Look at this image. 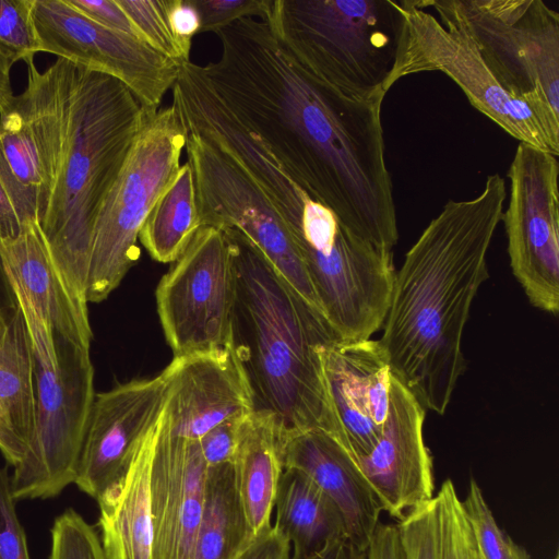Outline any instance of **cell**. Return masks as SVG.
Wrapping results in <instances>:
<instances>
[{"mask_svg":"<svg viewBox=\"0 0 559 559\" xmlns=\"http://www.w3.org/2000/svg\"><path fill=\"white\" fill-rule=\"evenodd\" d=\"M282 427L276 416L254 409L240 427L233 461L235 483L251 536L269 528L277 484L284 469Z\"/></svg>","mask_w":559,"mask_h":559,"instance_id":"d4e9b609","label":"cell"},{"mask_svg":"<svg viewBox=\"0 0 559 559\" xmlns=\"http://www.w3.org/2000/svg\"><path fill=\"white\" fill-rule=\"evenodd\" d=\"M461 501L483 559H531L527 550L499 527L474 478L469 480L466 498Z\"/></svg>","mask_w":559,"mask_h":559,"instance_id":"f546056e","label":"cell"},{"mask_svg":"<svg viewBox=\"0 0 559 559\" xmlns=\"http://www.w3.org/2000/svg\"><path fill=\"white\" fill-rule=\"evenodd\" d=\"M281 459L284 468L304 473L332 499L348 542L366 551L382 509L345 448L321 429L282 430Z\"/></svg>","mask_w":559,"mask_h":559,"instance_id":"44dd1931","label":"cell"},{"mask_svg":"<svg viewBox=\"0 0 559 559\" xmlns=\"http://www.w3.org/2000/svg\"><path fill=\"white\" fill-rule=\"evenodd\" d=\"M292 545L273 525L253 536L233 559H290Z\"/></svg>","mask_w":559,"mask_h":559,"instance_id":"ab89813d","label":"cell"},{"mask_svg":"<svg viewBox=\"0 0 559 559\" xmlns=\"http://www.w3.org/2000/svg\"><path fill=\"white\" fill-rule=\"evenodd\" d=\"M559 163L557 156L519 143L508 170L510 198L502 214L513 275L530 302L559 310Z\"/></svg>","mask_w":559,"mask_h":559,"instance_id":"4fadbf2b","label":"cell"},{"mask_svg":"<svg viewBox=\"0 0 559 559\" xmlns=\"http://www.w3.org/2000/svg\"><path fill=\"white\" fill-rule=\"evenodd\" d=\"M554 559H559V556H558V554H556V556L554 557Z\"/></svg>","mask_w":559,"mask_h":559,"instance_id":"7dc6e473","label":"cell"},{"mask_svg":"<svg viewBox=\"0 0 559 559\" xmlns=\"http://www.w3.org/2000/svg\"><path fill=\"white\" fill-rule=\"evenodd\" d=\"M31 16L40 51L116 78L146 116L159 109L176 82L179 63L134 36L99 25L66 0H32Z\"/></svg>","mask_w":559,"mask_h":559,"instance_id":"5bb4252c","label":"cell"},{"mask_svg":"<svg viewBox=\"0 0 559 559\" xmlns=\"http://www.w3.org/2000/svg\"><path fill=\"white\" fill-rule=\"evenodd\" d=\"M393 1L399 13L395 58L384 90L401 79L420 72L438 71L463 91L471 105L520 143L558 157L559 141L545 129L534 111L511 96L485 63L475 41L462 22L442 0Z\"/></svg>","mask_w":559,"mask_h":559,"instance_id":"ba28073f","label":"cell"},{"mask_svg":"<svg viewBox=\"0 0 559 559\" xmlns=\"http://www.w3.org/2000/svg\"><path fill=\"white\" fill-rule=\"evenodd\" d=\"M273 526L287 537L294 554H313L347 538L343 515L307 475L284 468L274 498Z\"/></svg>","mask_w":559,"mask_h":559,"instance_id":"484cf974","label":"cell"},{"mask_svg":"<svg viewBox=\"0 0 559 559\" xmlns=\"http://www.w3.org/2000/svg\"><path fill=\"white\" fill-rule=\"evenodd\" d=\"M367 559H406L397 524L378 523L366 549Z\"/></svg>","mask_w":559,"mask_h":559,"instance_id":"60d3db41","label":"cell"},{"mask_svg":"<svg viewBox=\"0 0 559 559\" xmlns=\"http://www.w3.org/2000/svg\"><path fill=\"white\" fill-rule=\"evenodd\" d=\"M171 435L199 440L215 426L255 409L251 384L234 345L176 356L160 372Z\"/></svg>","mask_w":559,"mask_h":559,"instance_id":"ac0fdd59","label":"cell"},{"mask_svg":"<svg viewBox=\"0 0 559 559\" xmlns=\"http://www.w3.org/2000/svg\"><path fill=\"white\" fill-rule=\"evenodd\" d=\"M216 62L195 64L234 119L314 201L372 245L399 239L386 168L384 97L353 99L325 86L288 52L266 19L243 17L215 33Z\"/></svg>","mask_w":559,"mask_h":559,"instance_id":"6da1fadb","label":"cell"},{"mask_svg":"<svg viewBox=\"0 0 559 559\" xmlns=\"http://www.w3.org/2000/svg\"><path fill=\"white\" fill-rule=\"evenodd\" d=\"M251 538L233 463L207 467L193 559H233Z\"/></svg>","mask_w":559,"mask_h":559,"instance_id":"4316f807","label":"cell"},{"mask_svg":"<svg viewBox=\"0 0 559 559\" xmlns=\"http://www.w3.org/2000/svg\"><path fill=\"white\" fill-rule=\"evenodd\" d=\"M499 84L559 141V13L542 0H442Z\"/></svg>","mask_w":559,"mask_h":559,"instance_id":"30bf717a","label":"cell"},{"mask_svg":"<svg viewBox=\"0 0 559 559\" xmlns=\"http://www.w3.org/2000/svg\"><path fill=\"white\" fill-rule=\"evenodd\" d=\"M464 559H483L468 523L465 532Z\"/></svg>","mask_w":559,"mask_h":559,"instance_id":"bcb514c9","label":"cell"},{"mask_svg":"<svg viewBox=\"0 0 559 559\" xmlns=\"http://www.w3.org/2000/svg\"><path fill=\"white\" fill-rule=\"evenodd\" d=\"M200 16V33L214 32L243 17L265 19L272 0H190Z\"/></svg>","mask_w":559,"mask_h":559,"instance_id":"d590c367","label":"cell"},{"mask_svg":"<svg viewBox=\"0 0 559 559\" xmlns=\"http://www.w3.org/2000/svg\"><path fill=\"white\" fill-rule=\"evenodd\" d=\"M187 132L173 105L146 118L94 224L85 297L100 302L140 257L141 228L180 168Z\"/></svg>","mask_w":559,"mask_h":559,"instance_id":"9c48e42d","label":"cell"},{"mask_svg":"<svg viewBox=\"0 0 559 559\" xmlns=\"http://www.w3.org/2000/svg\"><path fill=\"white\" fill-rule=\"evenodd\" d=\"M166 397L162 373L95 394L73 483L81 491L97 500L123 475Z\"/></svg>","mask_w":559,"mask_h":559,"instance_id":"2e32d148","label":"cell"},{"mask_svg":"<svg viewBox=\"0 0 559 559\" xmlns=\"http://www.w3.org/2000/svg\"><path fill=\"white\" fill-rule=\"evenodd\" d=\"M27 85L0 107V146L41 223L55 185L62 148L64 108L73 62L57 58L44 72L34 59Z\"/></svg>","mask_w":559,"mask_h":559,"instance_id":"9a60e30c","label":"cell"},{"mask_svg":"<svg viewBox=\"0 0 559 559\" xmlns=\"http://www.w3.org/2000/svg\"><path fill=\"white\" fill-rule=\"evenodd\" d=\"M426 409L392 374L388 418L371 452L357 466L390 516L407 512L433 498L432 456L424 440Z\"/></svg>","mask_w":559,"mask_h":559,"instance_id":"e0dca14e","label":"cell"},{"mask_svg":"<svg viewBox=\"0 0 559 559\" xmlns=\"http://www.w3.org/2000/svg\"><path fill=\"white\" fill-rule=\"evenodd\" d=\"M15 306V300L11 285L8 281L0 254V311Z\"/></svg>","mask_w":559,"mask_h":559,"instance_id":"f6af8a7d","label":"cell"},{"mask_svg":"<svg viewBox=\"0 0 559 559\" xmlns=\"http://www.w3.org/2000/svg\"><path fill=\"white\" fill-rule=\"evenodd\" d=\"M237 281L228 234L200 227L156 288L157 313L174 357L234 345Z\"/></svg>","mask_w":559,"mask_h":559,"instance_id":"8fae6325","label":"cell"},{"mask_svg":"<svg viewBox=\"0 0 559 559\" xmlns=\"http://www.w3.org/2000/svg\"><path fill=\"white\" fill-rule=\"evenodd\" d=\"M290 559H367L366 551L359 550L347 538L330 543L313 554H294Z\"/></svg>","mask_w":559,"mask_h":559,"instance_id":"7bdbcfd3","label":"cell"},{"mask_svg":"<svg viewBox=\"0 0 559 559\" xmlns=\"http://www.w3.org/2000/svg\"><path fill=\"white\" fill-rule=\"evenodd\" d=\"M504 179L487 176L469 200H449L395 273L379 338L392 374L425 409L444 414L466 362L462 338L489 277L487 254L502 219Z\"/></svg>","mask_w":559,"mask_h":559,"instance_id":"7a4b0ae2","label":"cell"},{"mask_svg":"<svg viewBox=\"0 0 559 559\" xmlns=\"http://www.w3.org/2000/svg\"><path fill=\"white\" fill-rule=\"evenodd\" d=\"M49 559L106 558L94 526L74 509L68 508L53 521Z\"/></svg>","mask_w":559,"mask_h":559,"instance_id":"4dcf8cb0","label":"cell"},{"mask_svg":"<svg viewBox=\"0 0 559 559\" xmlns=\"http://www.w3.org/2000/svg\"><path fill=\"white\" fill-rule=\"evenodd\" d=\"M321 359L342 445L356 461L371 452L388 418V355L379 340H338L323 347Z\"/></svg>","mask_w":559,"mask_h":559,"instance_id":"ffe728a7","label":"cell"},{"mask_svg":"<svg viewBox=\"0 0 559 559\" xmlns=\"http://www.w3.org/2000/svg\"><path fill=\"white\" fill-rule=\"evenodd\" d=\"M245 418L224 421L209 430L198 440L207 467L233 463L240 427Z\"/></svg>","mask_w":559,"mask_h":559,"instance_id":"74e56055","label":"cell"},{"mask_svg":"<svg viewBox=\"0 0 559 559\" xmlns=\"http://www.w3.org/2000/svg\"><path fill=\"white\" fill-rule=\"evenodd\" d=\"M32 0H0V47L12 64L40 52L31 16Z\"/></svg>","mask_w":559,"mask_h":559,"instance_id":"d6a6232c","label":"cell"},{"mask_svg":"<svg viewBox=\"0 0 559 559\" xmlns=\"http://www.w3.org/2000/svg\"><path fill=\"white\" fill-rule=\"evenodd\" d=\"M185 148L194 174L201 227L242 234L297 295L324 317L294 236L261 188L216 143L187 134Z\"/></svg>","mask_w":559,"mask_h":559,"instance_id":"7c38bea8","label":"cell"},{"mask_svg":"<svg viewBox=\"0 0 559 559\" xmlns=\"http://www.w3.org/2000/svg\"><path fill=\"white\" fill-rule=\"evenodd\" d=\"M288 225L322 313L341 341L368 340L382 328L395 270L392 251L346 228L299 192L276 207Z\"/></svg>","mask_w":559,"mask_h":559,"instance_id":"52a82bcc","label":"cell"},{"mask_svg":"<svg viewBox=\"0 0 559 559\" xmlns=\"http://www.w3.org/2000/svg\"><path fill=\"white\" fill-rule=\"evenodd\" d=\"M265 19L325 86L353 99L385 97L400 22L393 0H272Z\"/></svg>","mask_w":559,"mask_h":559,"instance_id":"8992f818","label":"cell"},{"mask_svg":"<svg viewBox=\"0 0 559 559\" xmlns=\"http://www.w3.org/2000/svg\"><path fill=\"white\" fill-rule=\"evenodd\" d=\"M16 502L8 466L0 467V559H31Z\"/></svg>","mask_w":559,"mask_h":559,"instance_id":"8d00e7d4","label":"cell"},{"mask_svg":"<svg viewBox=\"0 0 559 559\" xmlns=\"http://www.w3.org/2000/svg\"><path fill=\"white\" fill-rule=\"evenodd\" d=\"M12 62L0 47V107L13 96L11 87Z\"/></svg>","mask_w":559,"mask_h":559,"instance_id":"ee69618b","label":"cell"},{"mask_svg":"<svg viewBox=\"0 0 559 559\" xmlns=\"http://www.w3.org/2000/svg\"><path fill=\"white\" fill-rule=\"evenodd\" d=\"M28 333L36 382V420L24 460L13 468L14 499H50L74 483L95 399L90 349L56 333L27 296L10 284Z\"/></svg>","mask_w":559,"mask_h":559,"instance_id":"5b68a950","label":"cell"},{"mask_svg":"<svg viewBox=\"0 0 559 559\" xmlns=\"http://www.w3.org/2000/svg\"><path fill=\"white\" fill-rule=\"evenodd\" d=\"M223 230L236 249L234 347L255 409L273 413L282 430L317 428L342 444L321 359L323 347L338 337L242 234Z\"/></svg>","mask_w":559,"mask_h":559,"instance_id":"3957f363","label":"cell"},{"mask_svg":"<svg viewBox=\"0 0 559 559\" xmlns=\"http://www.w3.org/2000/svg\"><path fill=\"white\" fill-rule=\"evenodd\" d=\"M139 37L152 49L181 64L190 61L191 41L180 38L170 24L168 0H117Z\"/></svg>","mask_w":559,"mask_h":559,"instance_id":"f1b7e54d","label":"cell"},{"mask_svg":"<svg viewBox=\"0 0 559 559\" xmlns=\"http://www.w3.org/2000/svg\"><path fill=\"white\" fill-rule=\"evenodd\" d=\"M397 527L406 559H437L433 498L407 512Z\"/></svg>","mask_w":559,"mask_h":559,"instance_id":"e575fe53","label":"cell"},{"mask_svg":"<svg viewBox=\"0 0 559 559\" xmlns=\"http://www.w3.org/2000/svg\"><path fill=\"white\" fill-rule=\"evenodd\" d=\"M200 227L194 174L186 162L154 203L139 240L155 261L175 262Z\"/></svg>","mask_w":559,"mask_h":559,"instance_id":"83f0119b","label":"cell"},{"mask_svg":"<svg viewBox=\"0 0 559 559\" xmlns=\"http://www.w3.org/2000/svg\"><path fill=\"white\" fill-rule=\"evenodd\" d=\"M0 254L9 283L27 296L51 329L90 349L88 302L56 261L38 222L29 221L16 238L1 240Z\"/></svg>","mask_w":559,"mask_h":559,"instance_id":"7402d4cb","label":"cell"},{"mask_svg":"<svg viewBox=\"0 0 559 559\" xmlns=\"http://www.w3.org/2000/svg\"><path fill=\"white\" fill-rule=\"evenodd\" d=\"M79 12L107 28L129 34L140 39L139 34L117 0H66ZM143 41V40H142Z\"/></svg>","mask_w":559,"mask_h":559,"instance_id":"f35d334b","label":"cell"},{"mask_svg":"<svg viewBox=\"0 0 559 559\" xmlns=\"http://www.w3.org/2000/svg\"><path fill=\"white\" fill-rule=\"evenodd\" d=\"M158 419L142 439L123 475L96 500L106 559H152L150 475Z\"/></svg>","mask_w":559,"mask_h":559,"instance_id":"603a6c76","label":"cell"},{"mask_svg":"<svg viewBox=\"0 0 559 559\" xmlns=\"http://www.w3.org/2000/svg\"><path fill=\"white\" fill-rule=\"evenodd\" d=\"M168 14L175 33L191 41L199 34L200 16L190 0H168Z\"/></svg>","mask_w":559,"mask_h":559,"instance_id":"b9f144b4","label":"cell"},{"mask_svg":"<svg viewBox=\"0 0 559 559\" xmlns=\"http://www.w3.org/2000/svg\"><path fill=\"white\" fill-rule=\"evenodd\" d=\"M206 469L198 440L170 433L164 406L150 475L152 559H193Z\"/></svg>","mask_w":559,"mask_h":559,"instance_id":"d6986e66","label":"cell"},{"mask_svg":"<svg viewBox=\"0 0 559 559\" xmlns=\"http://www.w3.org/2000/svg\"><path fill=\"white\" fill-rule=\"evenodd\" d=\"M36 420L33 355L21 309L0 311V452L16 467L29 448Z\"/></svg>","mask_w":559,"mask_h":559,"instance_id":"cb8c5ba5","label":"cell"},{"mask_svg":"<svg viewBox=\"0 0 559 559\" xmlns=\"http://www.w3.org/2000/svg\"><path fill=\"white\" fill-rule=\"evenodd\" d=\"M433 499L437 559H464L467 521L462 501L451 479L441 484Z\"/></svg>","mask_w":559,"mask_h":559,"instance_id":"1f68e13d","label":"cell"},{"mask_svg":"<svg viewBox=\"0 0 559 559\" xmlns=\"http://www.w3.org/2000/svg\"><path fill=\"white\" fill-rule=\"evenodd\" d=\"M29 221H37L35 212L0 146V241L16 238Z\"/></svg>","mask_w":559,"mask_h":559,"instance_id":"836d02e7","label":"cell"},{"mask_svg":"<svg viewBox=\"0 0 559 559\" xmlns=\"http://www.w3.org/2000/svg\"><path fill=\"white\" fill-rule=\"evenodd\" d=\"M147 117L122 82L73 63L61 154L39 226L56 261L84 297L96 216Z\"/></svg>","mask_w":559,"mask_h":559,"instance_id":"277c9868","label":"cell"}]
</instances>
